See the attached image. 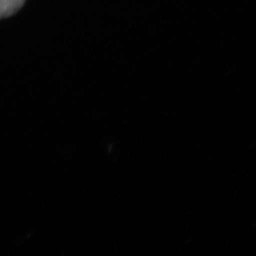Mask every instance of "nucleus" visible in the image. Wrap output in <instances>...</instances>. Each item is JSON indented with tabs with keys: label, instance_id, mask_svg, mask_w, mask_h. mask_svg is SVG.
I'll use <instances>...</instances> for the list:
<instances>
[{
	"label": "nucleus",
	"instance_id": "f257e3e1",
	"mask_svg": "<svg viewBox=\"0 0 256 256\" xmlns=\"http://www.w3.org/2000/svg\"><path fill=\"white\" fill-rule=\"evenodd\" d=\"M24 2L25 0H0V19L14 14Z\"/></svg>",
	"mask_w": 256,
	"mask_h": 256
}]
</instances>
